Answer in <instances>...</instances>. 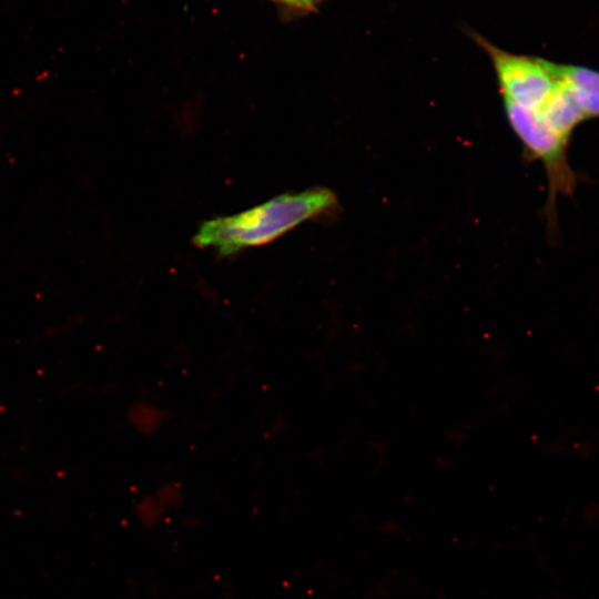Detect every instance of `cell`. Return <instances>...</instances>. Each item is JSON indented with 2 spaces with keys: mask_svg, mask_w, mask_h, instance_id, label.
Wrapping results in <instances>:
<instances>
[{
  "mask_svg": "<svg viewBox=\"0 0 599 599\" xmlns=\"http://www.w3.org/2000/svg\"><path fill=\"white\" fill-rule=\"evenodd\" d=\"M475 40L491 60L502 101L529 111L548 101L558 85L548 60L507 52L478 34Z\"/></svg>",
  "mask_w": 599,
  "mask_h": 599,
  "instance_id": "cell-3",
  "label": "cell"
},
{
  "mask_svg": "<svg viewBox=\"0 0 599 599\" xmlns=\"http://www.w3.org/2000/svg\"><path fill=\"white\" fill-rule=\"evenodd\" d=\"M549 68L555 78L570 90L585 120L599 118V71L551 61Z\"/></svg>",
  "mask_w": 599,
  "mask_h": 599,
  "instance_id": "cell-4",
  "label": "cell"
},
{
  "mask_svg": "<svg viewBox=\"0 0 599 599\" xmlns=\"http://www.w3.org/2000/svg\"><path fill=\"white\" fill-rule=\"evenodd\" d=\"M294 13H312L318 10L322 0H271Z\"/></svg>",
  "mask_w": 599,
  "mask_h": 599,
  "instance_id": "cell-6",
  "label": "cell"
},
{
  "mask_svg": "<svg viewBox=\"0 0 599 599\" xmlns=\"http://www.w3.org/2000/svg\"><path fill=\"white\" fill-rule=\"evenodd\" d=\"M558 80V79H557ZM536 112L558 135L570 140L572 131L586 121L570 90L558 80V85L548 101Z\"/></svg>",
  "mask_w": 599,
  "mask_h": 599,
  "instance_id": "cell-5",
  "label": "cell"
},
{
  "mask_svg": "<svg viewBox=\"0 0 599 599\" xmlns=\"http://www.w3.org/2000/svg\"><path fill=\"white\" fill-rule=\"evenodd\" d=\"M337 203L336 194L327 187L282 194L245 212L204 222L193 242L231 255L267 244L305 221L335 211Z\"/></svg>",
  "mask_w": 599,
  "mask_h": 599,
  "instance_id": "cell-1",
  "label": "cell"
},
{
  "mask_svg": "<svg viewBox=\"0 0 599 599\" xmlns=\"http://www.w3.org/2000/svg\"><path fill=\"white\" fill-rule=\"evenodd\" d=\"M509 126L531 160L545 166L548 179L547 219L552 227L556 221L557 195H571L577 185V174L568 160L569 141L555 133L534 111L502 101Z\"/></svg>",
  "mask_w": 599,
  "mask_h": 599,
  "instance_id": "cell-2",
  "label": "cell"
}]
</instances>
